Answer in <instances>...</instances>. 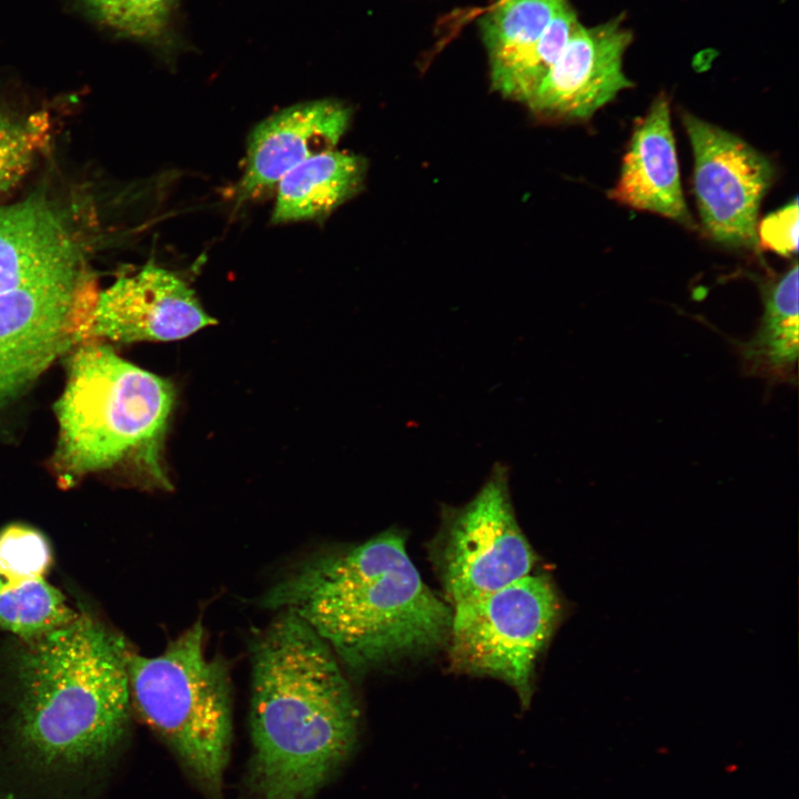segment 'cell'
<instances>
[{
	"instance_id": "obj_6",
	"label": "cell",
	"mask_w": 799,
	"mask_h": 799,
	"mask_svg": "<svg viewBox=\"0 0 799 799\" xmlns=\"http://www.w3.org/2000/svg\"><path fill=\"white\" fill-rule=\"evenodd\" d=\"M558 615L557 595L544 576L527 575L456 604L447 641L452 666L466 674L503 680L527 707L536 659Z\"/></svg>"
},
{
	"instance_id": "obj_19",
	"label": "cell",
	"mask_w": 799,
	"mask_h": 799,
	"mask_svg": "<svg viewBox=\"0 0 799 799\" xmlns=\"http://www.w3.org/2000/svg\"><path fill=\"white\" fill-rule=\"evenodd\" d=\"M51 563L50 545L39 530L12 524L0 532V577L4 584L43 578Z\"/></svg>"
},
{
	"instance_id": "obj_1",
	"label": "cell",
	"mask_w": 799,
	"mask_h": 799,
	"mask_svg": "<svg viewBox=\"0 0 799 799\" xmlns=\"http://www.w3.org/2000/svg\"><path fill=\"white\" fill-rule=\"evenodd\" d=\"M250 656L255 790L309 799L354 746V692L331 647L291 610L254 635Z\"/></svg>"
},
{
	"instance_id": "obj_21",
	"label": "cell",
	"mask_w": 799,
	"mask_h": 799,
	"mask_svg": "<svg viewBox=\"0 0 799 799\" xmlns=\"http://www.w3.org/2000/svg\"><path fill=\"white\" fill-rule=\"evenodd\" d=\"M757 240L779 255L790 256L798 250V201L795 198L768 214L757 225Z\"/></svg>"
},
{
	"instance_id": "obj_15",
	"label": "cell",
	"mask_w": 799,
	"mask_h": 799,
	"mask_svg": "<svg viewBox=\"0 0 799 799\" xmlns=\"http://www.w3.org/2000/svg\"><path fill=\"white\" fill-rule=\"evenodd\" d=\"M366 168L362 156L336 150L305 160L277 183L272 223L323 221L362 190Z\"/></svg>"
},
{
	"instance_id": "obj_10",
	"label": "cell",
	"mask_w": 799,
	"mask_h": 799,
	"mask_svg": "<svg viewBox=\"0 0 799 799\" xmlns=\"http://www.w3.org/2000/svg\"><path fill=\"white\" fill-rule=\"evenodd\" d=\"M194 291L152 262L98 294L90 336L113 342H170L213 325Z\"/></svg>"
},
{
	"instance_id": "obj_5",
	"label": "cell",
	"mask_w": 799,
	"mask_h": 799,
	"mask_svg": "<svg viewBox=\"0 0 799 799\" xmlns=\"http://www.w3.org/2000/svg\"><path fill=\"white\" fill-rule=\"evenodd\" d=\"M199 619L158 656L128 648L130 698L142 719L173 749L195 780L220 796L232 732L231 679L208 657Z\"/></svg>"
},
{
	"instance_id": "obj_8",
	"label": "cell",
	"mask_w": 799,
	"mask_h": 799,
	"mask_svg": "<svg viewBox=\"0 0 799 799\" xmlns=\"http://www.w3.org/2000/svg\"><path fill=\"white\" fill-rule=\"evenodd\" d=\"M95 303L92 284L78 275L0 293V402L90 334Z\"/></svg>"
},
{
	"instance_id": "obj_4",
	"label": "cell",
	"mask_w": 799,
	"mask_h": 799,
	"mask_svg": "<svg viewBox=\"0 0 799 799\" xmlns=\"http://www.w3.org/2000/svg\"><path fill=\"white\" fill-rule=\"evenodd\" d=\"M170 381L143 370L104 344L80 346L54 406L59 424L54 468L73 481L134 458L168 487L161 446L173 409Z\"/></svg>"
},
{
	"instance_id": "obj_11",
	"label": "cell",
	"mask_w": 799,
	"mask_h": 799,
	"mask_svg": "<svg viewBox=\"0 0 799 799\" xmlns=\"http://www.w3.org/2000/svg\"><path fill=\"white\" fill-rule=\"evenodd\" d=\"M631 38L620 17L590 28L580 24L527 105L547 119L590 118L631 87L623 70Z\"/></svg>"
},
{
	"instance_id": "obj_2",
	"label": "cell",
	"mask_w": 799,
	"mask_h": 799,
	"mask_svg": "<svg viewBox=\"0 0 799 799\" xmlns=\"http://www.w3.org/2000/svg\"><path fill=\"white\" fill-rule=\"evenodd\" d=\"M261 605L295 613L354 671L432 653L447 644L452 624L393 530L304 562Z\"/></svg>"
},
{
	"instance_id": "obj_18",
	"label": "cell",
	"mask_w": 799,
	"mask_h": 799,
	"mask_svg": "<svg viewBox=\"0 0 799 799\" xmlns=\"http://www.w3.org/2000/svg\"><path fill=\"white\" fill-rule=\"evenodd\" d=\"M100 24L133 39L160 42L170 36L179 0H78Z\"/></svg>"
},
{
	"instance_id": "obj_20",
	"label": "cell",
	"mask_w": 799,
	"mask_h": 799,
	"mask_svg": "<svg viewBox=\"0 0 799 799\" xmlns=\"http://www.w3.org/2000/svg\"><path fill=\"white\" fill-rule=\"evenodd\" d=\"M28 124L0 114V194L26 173L38 145L42 131Z\"/></svg>"
},
{
	"instance_id": "obj_9",
	"label": "cell",
	"mask_w": 799,
	"mask_h": 799,
	"mask_svg": "<svg viewBox=\"0 0 799 799\" xmlns=\"http://www.w3.org/2000/svg\"><path fill=\"white\" fill-rule=\"evenodd\" d=\"M694 154V191L701 224L718 243L756 249L758 212L773 166L741 138L692 114L682 115Z\"/></svg>"
},
{
	"instance_id": "obj_3",
	"label": "cell",
	"mask_w": 799,
	"mask_h": 799,
	"mask_svg": "<svg viewBox=\"0 0 799 799\" xmlns=\"http://www.w3.org/2000/svg\"><path fill=\"white\" fill-rule=\"evenodd\" d=\"M127 650L121 637L87 614L23 639L4 684L11 737L30 763L80 769L113 749L131 701Z\"/></svg>"
},
{
	"instance_id": "obj_17",
	"label": "cell",
	"mask_w": 799,
	"mask_h": 799,
	"mask_svg": "<svg viewBox=\"0 0 799 799\" xmlns=\"http://www.w3.org/2000/svg\"><path fill=\"white\" fill-rule=\"evenodd\" d=\"M79 614L44 578L7 585L0 578V628L30 639L62 627Z\"/></svg>"
},
{
	"instance_id": "obj_13",
	"label": "cell",
	"mask_w": 799,
	"mask_h": 799,
	"mask_svg": "<svg viewBox=\"0 0 799 799\" xmlns=\"http://www.w3.org/2000/svg\"><path fill=\"white\" fill-rule=\"evenodd\" d=\"M608 196L621 205L694 226L681 190L666 95H658L635 123L620 174Z\"/></svg>"
},
{
	"instance_id": "obj_7",
	"label": "cell",
	"mask_w": 799,
	"mask_h": 799,
	"mask_svg": "<svg viewBox=\"0 0 799 799\" xmlns=\"http://www.w3.org/2000/svg\"><path fill=\"white\" fill-rule=\"evenodd\" d=\"M436 549L453 605L530 575L536 556L517 523L505 466L496 464L478 493L445 515Z\"/></svg>"
},
{
	"instance_id": "obj_12",
	"label": "cell",
	"mask_w": 799,
	"mask_h": 799,
	"mask_svg": "<svg viewBox=\"0 0 799 799\" xmlns=\"http://www.w3.org/2000/svg\"><path fill=\"white\" fill-rule=\"evenodd\" d=\"M350 121V108L323 99L287 107L257 123L247 138L237 203L262 198L305 160L334 150Z\"/></svg>"
},
{
	"instance_id": "obj_14",
	"label": "cell",
	"mask_w": 799,
	"mask_h": 799,
	"mask_svg": "<svg viewBox=\"0 0 799 799\" xmlns=\"http://www.w3.org/2000/svg\"><path fill=\"white\" fill-rule=\"evenodd\" d=\"M77 264L70 234L44 201L0 208V293L77 275Z\"/></svg>"
},
{
	"instance_id": "obj_16",
	"label": "cell",
	"mask_w": 799,
	"mask_h": 799,
	"mask_svg": "<svg viewBox=\"0 0 799 799\" xmlns=\"http://www.w3.org/2000/svg\"><path fill=\"white\" fill-rule=\"evenodd\" d=\"M763 315L756 334L742 345L755 371L788 376L798 360V263L762 286Z\"/></svg>"
}]
</instances>
